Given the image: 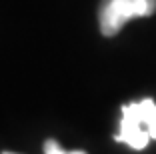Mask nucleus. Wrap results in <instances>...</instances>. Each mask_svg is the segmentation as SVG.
<instances>
[{"mask_svg":"<svg viewBox=\"0 0 156 154\" xmlns=\"http://www.w3.org/2000/svg\"><path fill=\"white\" fill-rule=\"evenodd\" d=\"M156 12V0H104L100 6V32L114 36L132 18L152 16Z\"/></svg>","mask_w":156,"mask_h":154,"instance_id":"f257e3e1","label":"nucleus"},{"mask_svg":"<svg viewBox=\"0 0 156 154\" xmlns=\"http://www.w3.org/2000/svg\"><path fill=\"white\" fill-rule=\"evenodd\" d=\"M116 140L128 144L134 150H142L150 140V134L146 132L142 120L138 116L136 104L122 106V118H120V132L116 134Z\"/></svg>","mask_w":156,"mask_h":154,"instance_id":"f03ea898","label":"nucleus"},{"mask_svg":"<svg viewBox=\"0 0 156 154\" xmlns=\"http://www.w3.org/2000/svg\"><path fill=\"white\" fill-rule=\"evenodd\" d=\"M136 104V110H138V116L142 120L146 132L150 134V138L156 140V102L150 98H144L140 102H134Z\"/></svg>","mask_w":156,"mask_h":154,"instance_id":"7ed1b4c3","label":"nucleus"},{"mask_svg":"<svg viewBox=\"0 0 156 154\" xmlns=\"http://www.w3.org/2000/svg\"><path fill=\"white\" fill-rule=\"evenodd\" d=\"M44 154H86V152H82V150H72V152H66V150L62 148L58 142L48 140L44 144Z\"/></svg>","mask_w":156,"mask_h":154,"instance_id":"20e7f679","label":"nucleus"},{"mask_svg":"<svg viewBox=\"0 0 156 154\" xmlns=\"http://www.w3.org/2000/svg\"><path fill=\"white\" fill-rule=\"evenodd\" d=\"M4 154H12V152H4Z\"/></svg>","mask_w":156,"mask_h":154,"instance_id":"39448f33","label":"nucleus"}]
</instances>
